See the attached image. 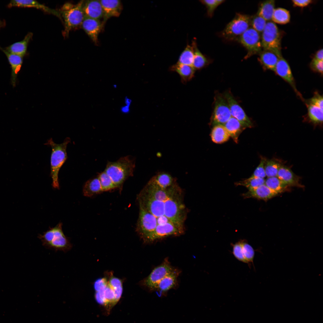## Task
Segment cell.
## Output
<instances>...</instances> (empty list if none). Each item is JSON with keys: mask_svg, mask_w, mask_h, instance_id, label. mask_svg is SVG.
I'll list each match as a JSON object with an SVG mask.
<instances>
[{"mask_svg": "<svg viewBox=\"0 0 323 323\" xmlns=\"http://www.w3.org/2000/svg\"><path fill=\"white\" fill-rule=\"evenodd\" d=\"M181 189L176 182L169 187V196L164 202V215L183 233L187 212Z\"/></svg>", "mask_w": 323, "mask_h": 323, "instance_id": "6da1fadb", "label": "cell"}, {"mask_svg": "<svg viewBox=\"0 0 323 323\" xmlns=\"http://www.w3.org/2000/svg\"><path fill=\"white\" fill-rule=\"evenodd\" d=\"M135 166L134 160L130 156H127L116 161L108 162L104 171L118 188L128 177L133 175Z\"/></svg>", "mask_w": 323, "mask_h": 323, "instance_id": "7a4b0ae2", "label": "cell"}, {"mask_svg": "<svg viewBox=\"0 0 323 323\" xmlns=\"http://www.w3.org/2000/svg\"><path fill=\"white\" fill-rule=\"evenodd\" d=\"M62 223H59L54 227L50 228L38 237L45 248L56 251L66 252L72 247L69 240L65 235L62 229Z\"/></svg>", "mask_w": 323, "mask_h": 323, "instance_id": "3957f363", "label": "cell"}, {"mask_svg": "<svg viewBox=\"0 0 323 323\" xmlns=\"http://www.w3.org/2000/svg\"><path fill=\"white\" fill-rule=\"evenodd\" d=\"M70 142V138L67 137L63 143L57 144L51 138L45 144L50 146L52 149L51 176L52 180V187L55 189L59 188L58 173L60 169L67 158L66 148L68 144Z\"/></svg>", "mask_w": 323, "mask_h": 323, "instance_id": "277c9868", "label": "cell"}, {"mask_svg": "<svg viewBox=\"0 0 323 323\" xmlns=\"http://www.w3.org/2000/svg\"><path fill=\"white\" fill-rule=\"evenodd\" d=\"M84 1H81L72 6L71 4L65 5L60 12L64 20L65 36H68L70 31L74 28L81 25L84 18L83 10Z\"/></svg>", "mask_w": 323, "mask_h": 323, "instance_id": "5b68a950", "label": "cell"}, {"mask_svg": "<svg viewBox=\"0 0 323 323\" xmlns=\"http://www.w3.org/2000/svg\"><path fill=\"white\" fill-rule=\"evenodd\" d=\"M281 39L280 32L276 25L272 22H267L261 39L263 50L273 52L279 57H282Z\"/></svg>", "mask_w": 323, "mask_h": 323, "instance_id": "8992f818", "label": "cell"}, {"mask_svg": "<svg viewBox=\"0 0 323 323\" xmlns=\"http://www.w3.org/2000/svg\"><path fill=\"white\" fill-rule=\"evenodd\" d=\"M251 17L249 16L237 13L235 17L226 26L222 35L229 39L238 38L249 28Z\"/></svg>", "mask_w": 323, "mask_h": 323, "instance_id": "52a82bcc", "label": "cell"}, {"mask_svg": "<svg viewBox=\"0 0 323 323\" xmlns=\"http://www.w3.org/2000/svg\"><path fill=\"white\" fill-rule=\"evenodd\" d=\"M238 41L247 50L246 59L261 52L262 48L260 35L252 28L246 30L238 38Z\"/></svg>", "mask_w": 323, "mask_h": 323, "instance_id": "ba28073f", "label": "cell"}, {"mask_svg": "<svg viewBox=\"0 0 323 323\" xmlns=\"http://www.w3.org/2000/svg\"><path fill=\"white\" fill-rule=\"evenodd\" d=\"M157 226L156 218L148 211L139 208L136 230L144 241L154 231Z\"/></svg>", "mask_w": 323, "mask_h": 323, "instance_id": "9c48e42d", "label": "cell"}, {"mask_svg": "<svg viewBox=\"0 0 323 323\" xmlns=\"http://www.w3.org/2000/svg\"><path fill=\"white\" fill-rule=\"evenodd\" d=\"M231 117L227 102L220 94L215 96L214 107L211 122L213 126L217 125H224Z\"/></svg>", "mask_w": 323, "mask_h": 323, "instance_id": "30bf717a", "label": "cell"}, {"mask_svg": "<svg viewBox=\"0 0 323 323\" xmlns=\"http://www.w3.org/2000/svg\"><path fill=\"white\" fill-rule=\"evenodd\" d=\"M137 199L139 208L151 213L156 218L165 216L164 202L156 200L143 189Z\"/></svg>", "mask_w": 323, "mask_h": 323, "instance_id": "8fae6325", "label": "cell"}, {"mask_svg": "<svg viewBox=\"0 0 323 323\" xmlns=\"http://www.w3.org/2000/svg\"><path fill=\"white\" fill-rule=\"evenodd\" d=\"M174 269L167 260L154 268L144 280V284L151 290L156 289L160 281Z\"/></svg>", "mask_w": 323, "mask_h": 323, "instance_id": "7c38bea8", "label": "cell"}, {"mask_svg": "<svg viewBox=\"0 0 323 323\" xmlns=\"http://www.w3.org/2000/svg\"><path fill=\"white\" fill-rule=\"evenodd\" d=\"M224 96L228 105L231 116L237 119L245 128L252 127L251 121L231 94L226 92Z\"/></svg>", "mask_w": 323, "mask_h": 323, "instance_id": "4fadbf2b", "label": "cell"}, {"mask_svg": "<svg viewBox=\"0 0 323 323\" xmlns=\"http://www.w3.org/2000/svg\"><path fill=\"white\" fill-rule=\"evenodd\" d=\"M274 71L289 84L297 95L302 98L301 94L299 92L296 88L290 67L287 61L282 57L279 58Z\"/></svg>", "mask_w": 323, "mask_h": 323, "instance_id": "5bb4252c", "label": "cell"}, {"mask_svg": "<svg viewBox=\"0 0 323 323\" xmlns=\"http://www.w3.org/2000/svg\"><path fill=\"white\" fill-rule=\"evenodd\" d=\"M183 234L171 222L157 225L154 231L145 241L152 242L156 240L170 236H178Z\"/></svg>", "mask_w": 323, "mask_h": 323, "instance_id": "9a60e30c", "label": "cell"}, {"mask_svg": "<svg viewBox=\"0 0 323 323\" xmlns=\"http://www.w3.org/2000/svg\"><path fill=\"white\" fill-rule=\"evenodd\" d=\"M103 25V23L100 20L85 16L81 24L83 29L96 44L98 42V36Z\"/></svg>", "mask_w": 323, "mask_h": 323, "instance_id": "2e32d148", "label": "cell"}, {"mask_svg": "<svg viewBox=\"0 0 323 323\" xmlns=\"http://www.w3.org/2000/svg\"><path fill=\"white\" fill-rule=\"evenodd\" d=\"M100 1L103 10V24L110 18L120 16L122 10V5L120 1L101 0Z\"/></svg>", "mask_w": 323, "mask_h": 323, "instance_id": "e0dca14e", "label": "cell"}, {"mask_svg": "<svg viewBox=\"0 0 323 323\" xmlns=\"http://www.w3.org/2000/svg\"><path fill=\"white\" fill-rule=\"evenodd\" d=\"M83 10L85 17L98 20L103 17V10L100 0L84 1Z\"/></svg>", "mask_w": 323, "mask_h": 323, "instance_id": "ac0fdd59", "label": "cell"}, {"mask_svg": "<svg viewBox=\"0 0 323 323\" xmlns=\"http://www.w3.org/2000/svg\"><path fill=\"white\" fill-rule=\"evenodd\" d=\"M278 194L271 190L265 184L257 188L250 189L243 194L245 198H254L266 200L276 196Z\"/></svg>", "mask_w": 323, "mask_h": 323, "instance_id": "d6986e66", "label": "cell"}, {"mask_svg": "<svg viewBox=\"0 0 323 323\" xmlns=\"http://www.w3.org/2000/svg\"><path fill=\"white\" fill-rule=\"evenodd\" d=\"M169 69L170 71L176 72L179 74L183 84L186 83L194 78L195 71L192 65L177 63L170 66Z\"/></svg>", "mask_w": 323, "mask_h": 323, "instance_id": "ffe728a7", "label": "cell"}, {"mask_svg": "<svg viewBox=\"0 0 323 323\" xmlns=\"http://www.w3.org/2000/svg\"><path fill=\"white\" fill-rule=\"evenodd\" d=\"M277 176L289 187H302L300 183L299 177L287 167L281 165L278 170Z\"/></svg>", "mask_w": 323, "mask_h": 323, "instance_id": "44dd1931", "label": "cell"}, {"mask_svg": "<svg viewBox=\"0 0 323 323\" xmlns=\"http://www.w3.org/2000/svg\"><path fill=\"white\" fill-rule=\"evenodd\" d=\"M148 182L162 189L166 190L176 182V181L169 174L160 172L153 177Z\"/></svg>", "mask_w": 323, "mask_h": 323, "instance_id": "7402d4cb", "label": "cell"}, {"mask_svg": "<svg viewBox=\"0 0 323 323\" xmlns=\"http://www.w3.org/2000/svg\"><path fill=\"white\" fill-rule=\"evenodd\" d=\"M1 50L6 55L11 65V82L15 86L16 81L17 74L19 71L23 63V57L12 54L7 52L5 49L0 48Z\"/></svg>", "mask_w": 323, "mask_h": 323, "instance_id": "603a6c76", "label": "cell"}, {"mask_svg": "<svg viewBox=\"0 0 323 323\" xmlns=\"http://www.w3.org/2000/svg\"><path fill=\"white\" fill-rule=\"evenodd\" d=\"M280 57L273 52L263 50L260 53L259 60L264 69L274 71Z\"/></svg>", "mask_w": 323, "mask_h": 323, "instance_id": "cb8c5ba5", "label": "cell"}, {"mask_svg": "<svg viewBox=\"0 0 323 323\" xmlns=\"http://www.w3.org/2000/svg\"><path fill=\"white\" fill-rule=\"evenodd\" d=\"M32 36L33 33L29 32L23 40L13 43L5 49L9 53L23 57L26 53L28 44Z\"/></svg>", "mask_w": 323, "mask_h": 323, "instance_id": "d4e9b609", "label": "cell"}, {"mask_svg": "<svg viewBox=\"0 0 323 323\" xmlns=\"http://www.w3.org/2000/svg\"><path fill=\"white\" fill-rule=\"evenodd\" d=\"M224 126L234 141H238V137L242 132L246 128L236 118L231 116Z\"/></svg>", "mask_w": 323, "mask_h": 323, "instance_id": "484cf974", "label": "cell"}, {"mask_svg": "<svg viewBox=\"0 0 323 323\" xmlns=\"http://www.w3.org/2000/svg\"><path fill=\"white\" fill-rule=\"evenodd\" d=\"M179 272L174 269L164 278L159 283L156 289L162 292H166L175 285Z\"/></svg>", "mask_w": 323, "mask_h": 323, "instance_id": "4316f807", "label": "cell"}, {"mask_svg": "<svg viewBox=\"0 0 323 323\" xmlns=\"http://www.w3.org/2000/svg\"><path fill=\"white\" fill-rule=\"evenodd\" d=\"M230 137L224 125L214 126L211 133V138L214 142L216 144L223 143L227 141Z\"/></svg>", "mask_w": 323, "mask_h": 323, "instance_id": "83f0119b", "label": "cell"}, {"mask_svg": "<svg viewBox=\"0 0 323 323\" xmlns=\"http://www.w3.org/2000/svg\"><path fill=\"white\" fill-rule=\"evenodd\" d=\"M307 108V117L310 122L315 125L323 123V109L315 106L306 103Z\"/></svg>", "mask_w": 323, "mask_h": 323, "instance_id": "f1b7e54d", "label": "cell"}, {"mask_svg": "<svg viewBox=\"0 0 323 323\" xmlns=\"http://www.w3.org/2000/svg\"><path fill=\"white\" fill-rule=\"evenodd\" d=\"M102 192V188L97 177L88 180L83 188L84 195L88 197H92Z\"/></svg>", "mask_w": 323, "mask_h": 323, "instance_id": "f546056e", "label": "cell"}, {"mask_svg": "<svg viewBox=\"0 0 323 323\" xmlns=\"http://www.w3.org/2000/svg\"><path fill=\"white\" fill-rule=\"evenodd\" d=\"M191 44L194 50V57L192 66L195 70L201 69L208 65L209 60L198 48L195 40H193Z\"/></svg>", "mask_w": 323, "mask_h": 323, "instance_id": "4dcf8cb0", "label": "cell"}, {"mask_svg": "<svg viewBox=\"0 0 323 323\" xmlns=\"http://www.w3.org/2000/svg\"><path fill=\"white\" fill-rule=\"evenodd\" d=\"M275 5L274 0H267L263 2L259 6L257 15L266 21L271 20L275 10Z\"/></svg>", "mask_w": 323, "mask_h": 323, "instance_id": "1f68e13d", "label": "cell"}, {"mask_svg": "<svg viewBox=\"0 0 323 323\" xmlns=\"http://www.w3.org/2000/svg\"><path fill=\"white\" fill-rule=\"evenodd\" d=\"M8 6L9 7H33L45 11H46L48 9L47 6L33 0H13L10 1Z\"/></svg>", "mask_w": 323, "mask_h": 323, "instance_id": "d6a6232c", "label": "cell"}, {"mask_svg": "<svg viewBox=\"0 0 323 323\" xmlns=\"http://www.w3.org/2000/svg\"><path fill=\"white\" fill-rule=\"evenodd\" d=\"M265 184L278 194L284 191L289 187L277 176L267 178L265 180Z\"/></svg>", "mask_w": 323, "mask_h": 323, "instance_id": "836d02e7", "label": "cell"}, {"mask_svg": "<svg viewBox=\"0 0 323 323\" xmlns=\"http://www.w3.org/2000/svg\"><path fill=\"white\" fill-rule=\"evenodd\" d=\"M290 14L288 10L279 7L275 9L272 19L276 23L285 24L290 22Z\"/></svg>", "mask_w": 323, "mask_h": 323, "instance_id": "e575fe53", "label": "cell"}, {"mask_svg": "<svg viewBox=\"0 0 323 323\" xmlns=\"http://www.w3.org/2000/svg\"><path fill=\"white\" fill-rule=\"evenodd\" d=\"M194 57V50L192 44H188L180 54L177 63L192 65Z\"/></svg>", "mask_w": 323, "mask_h": 323, "instance_id": "d590c367", "label": "cell"}, {"mask_svg": "<svg viewBox=\"0 0 323 323\" xmlns=\"http://www.w3.org/2000/svg\"><path fill=\"white\" fill-rule=\"evenodd\" d=\"M263 178L251 176L249 178L235 183L237 186H244L249 190L257 188L265 184Z\"/></svg>", "mask_w": 323, "mask_h": 323, "instance_id": "8d00e7d4", "label": "cell"}, {"mask_svg": "<svg viewBox=\"0 0 323 323\" xmlns=\"http://www.w3.org/2000/svg\"><path fill=\"white\" fill-rule=\"evenodd\" d=\"M281 165L277 160H266L265 170L266 176L268 177L277 176L278 170Z\"/></svg>", "mask_w": 323, "mask_h": 323, "instance_id": "74e56055", "label": "cell"}, {"mask_svg": "<svg viewBox=\"0 0 323 323\" xmlns=\"http://www.w3.org/2000/svg\"><path fill=\"white\" fill-rule=\"evenodd\" d=\"M100 181L102 191H106L117 188L110 177L104 171L100 173L97 177Z\"/></svg>", "mask_w": 323, "mask_h": 323, "instance_id": "f35d334b", "label": "cell"}, {"mask_svg": "<svg viewBox=\"0 0 323 323\" xmlns=\"http://www.w3.org/2000/svg\"><path fill=\"white\" fill-rule=\"evenodd\" d=\"M242 240L243 251L244 258L250 268L251 266V263H252L254 266L253 259L255 254V251L246 240Z\"/></svg>", "mask_w": 323, "mask_h": 323, "instance_id": "ab89813d", "label": "cell"}, {"mask_svg": "<svg viewBox=\"0 0 323 323\" xmlns=\"http://www.w3.org/2000/svg\"><path fill=\"white\" fill-rule=\"evenodd\" d=\"M266 20L257 15L251 17L250 25L253 29L258 33L262 32L266 25Z\"/></svg>", "mask_w": 323, "mask_h": 323, "instance_id": "60d3db41", "label": "cell"}, {"mask_svg": "<svg viewBox=\"0 0 323 323\" xmlns=\"http://www.w3.org/2000/svg\"><path fill=\"white\" fill-rule=\"evenodd\" d=\"M231 245L232 248V253L235 257L239 261L247 264L243 254L242 240Z\"/></svg>", "mask_w": 323, "mask_h": 323, "instance_id": "b9f144b4", "label": "cell"}, {"mask_svg": "<svg viewBox=\"0 0 323 323\" xmlns=\"http://www.w3.org/2000/svg\"><path fill=\"white\" fill-rule=\"evenodd\" d=\"M225 1L224 0H202L200 1L205 5L207 10L208 15L211 17L216 8Z\"/></svg>", "mask_w": 323, "mask_h": 323, "instance_id": "7bdbcfd3", "label": "cell"}, {"mask_svg": "<svg viewBox=\"0 0 323 323\" xmlns=\"http://www.w3.org/2000/svg\"><path fill=\"white\" fill-rule=\"evenodd\" d=\"M104 297L106 300V306L108 304H116L114 290L108 283L104 290Z\"/></svg>", "mask_w": 323, "mask_h": 323, "instance_id": "ee69618b", "label": "cell"}, {"mask_svg": "<svg viewBox=\"0 0 323 323\" xmlns=\"http://www.w3.org/2000/svg\"><path fill=\"white\" fill-rule=\"evenodd\" d=\"M266 160L265 158L261 157L259 164L251 176L263 179L266 176L265 170V165Z\"/></svg>", "mask_w": 323, "mask_h": 323, "instance_id": "f6af8a7d", "label": "cell"}, {"mask_svg": "<svg viewBox=\"0 0 323 323\" xmlns=\"http://www.w3.org/2000/svg\"><path fill=\"white\" fill-rule=\"evenodd\" d=\"M313 96L306 102V103L311 104L323 109V96L318 92H315Z\"/></svg>", "mask_w": 323, "mask_h": 323, "instance_id": "bcb514c9", "label": "cell"}, {"mask_svg": "<svg viewBox=\"0 0 323 323\" xmlns=\"http://www.w3.org/2000/svg\"><path fill=\"white\" fill-rule=\"evenodd\" d=\"M310 66L313 71L322 75V60H319L313 58L310 63Z\"/></svg>", "mask_w": 323, "mask_h": 323, "instance_id": "7dc6e473", "label": "cell"}, {"mask_svg": "<svg viewBox=\"0 0 323 323\" xmlns=\"http://www.w3.org/2000/svg\"><path fill=\"white\" fill-rule=\"evenodd\" d=\"M108 283V281L106 278L99 279L96 281L94 284L95 289L96 292L98 291L102 288L106 286Z\"/></svg>", "mask_w": 323, "mask_h": 323, "instance_id": "c3c4849f", "label": "cell"}, {"mask_svg": "<svg viewBox=\"0 0 323 323\" xmlns=\"http://www.w3.org/2000/svg\"><path fill=\"white\" fill-rule=\"evenodd\" d=\"M108 283L113 288L122 286L121 281L119 278L114 277L110 278L108 281Z\"/></svg>", "mask_w": 323, "mask_h": 323, "instance_id": "681fc988", "label": "cell"}, {"mask_svg": "<svg viewBox=\"0 0 323 323\" xmlns=\"http://www.w3.org/2000/svg\"><path fill=\"white\" fill-rule=\"evenodd\" d=\"M292 1L293 5L295 6L299 7H304L311 4L312 2V1L311 0H293Z\"/></svg>", "mask_w": 323, "mask_h": 323, "instance_id": "f907efd6", "label": "cell"}, {"mask_svg": "<svg viewBox=\"0 0 323 323\" xmlns=\"http://www.w3.org/2000/svg\"><path fill=\"white\" fill-rule=\"evenodd\" d=\"M112 288L114 291L115 301L116 303L121 296L123 291L122 286Z\"/></svg>", "mask_w": 323, "mask_h": 323, "instance_id": "816d5d0a", "label": "cell"}, {"mask_svg": "<svg viewBox=\"0 0 323 323\" xmlns=\"http://www.w3.org/2000/svg\"><path fill=\"white\" fill-rule=\"evenodd\" d=\"M156 219L157 225H162L168 223H172L170 220L165 216L159 217L156 218Z\"/></svg>", "mask_w": 323, "mask_h": 323, "instance_id": "f5cc1de1", "label": "cell"}, {"mask_svg": "<svg viewBox=\"0 0 323 323\" xmlns=\"http://www.w3.org/2000/svg\"><path fill=\"white\" fill-rule=\"evenodd\" d=\"M316 60L323 61V49L318 50L315 53L313 58Z\"/></svg>", "mask_w": 323, "mask_h": 323, "instance_id": "db71d44e", "label": "cell"}, {"mask_svg": "<svg viewBox=\"0 0 323 323\" xmlns=\"http://www.w3.org/2000/svg\"><path fill=\"white\" fill-rule=\"evenodd\" d=\"M129 106L125 105L122 107L121 109V112L124 113H129L130 112Z\"/></svg>", "mask_w": 323, "mask_h": 323, "instance_id": "11a10c76", "label": "cell"}, {"mask_svg": "<svg viewBox=\"0 0 323 323\" xmlns=\"http://www.w3.org/2000/svg\"><path fill=\"white\" fill-rule=\"evenodd\" d=\"M132 100L131 99L129 98L127 96L125 97V103L126 105L130 106L132 103Z\"/></svg>", "mask_w": 323, "mask_h": 323, "instance_id": "9f6ffc18", "label": "cell"}, {"mask_svg": "<svg viewBox=\"0 0 323 323\" xmlns=\"http://www.w3.org/2000/svg\"><path fill=\"white\" fill-rule=\"evenodd\" d=\"M113 87H114V88H115L117 87V85H113Z\"/></svg>", "mask_w": 323, "mask_h": 323, "instance_id": "6f0895ef", "label": "cell"}]
</instances>
